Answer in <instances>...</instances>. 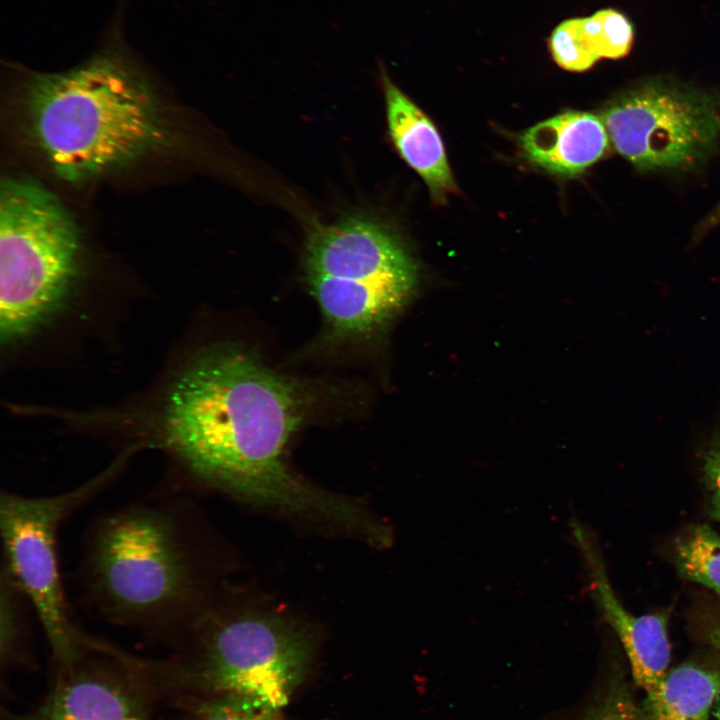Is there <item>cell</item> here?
Segmentation results:
<instances>
[{
    "instance_id": "6da1fadb",
    "label": "cell",
    "mask_w": 720,
    "mask_h": 720,
    "mask_svg": "<svg viewBox=\"0 0 720 720\" xmlns=\"http://www.w3.org/2000/svg\"><path fill=\"white\" fill-rule=\"evenodd\" d=\"M303 400L296 383L255 353L218 346L202 353L173 385L165 443L198 482L367 537L377 521L362 506L304 482L283 461L303 419Z\"/></svg>"
},
{
    "instance_id": "7a4b0ae2",
    "label": "cell",
    "mask_w": 720,
    "mask_h": 720,
    "mask_svg": "<svg viewBox=\"0 0 720 720\" xmlns=\"http://www.w3.org/2000/svg\"><path fill=\"white\" fill-rule=\"evenodd\" d=\"M207 568L194 505L174 488L95 516L76 580L97 616L174 650L209 607Z\"/></svg>"
},
{
    "instance_id": "3957f363",
    "label": "cell",
    "mask_w": 720,
    "mask_h": 720,
    "mask_svg": "<svg viewBox=\"0 0 720 720\" xmlns=\"http://www.w3.org/2000/svg\"><path fill=\"white\" fill-rule=\"evenodd\" d=\"M120 38L76 67L25 84L30 135L54 173L83 182L156 149L165 122L154 88Z\"/></svg>"
},
{
    "instance_id": "277c9868",
    "label": "cell",
    "mask_w": 720,
    "mask_h": 720,
    "mask_svg": "<svg viewBox=\"0 0 720 720\" xmlns=\"http://www.w3.org/2000/svg\"><path fill=\"white\" fill-rule=\"evenodd\" d=\"M311 661L312 643L294 625L271 617L224 618L208 607L172 655L148 659V671L158 697L173 702L237 694L282 709Z\"/></svg>"
},
{
    "instance_id": "5b68a950",
    "label": "cell",
    "mask_w": 720,
    "mask_h": 720,
    "mask_svg": "<svg viewBox=\"0 0 720 720\" xmlns=\"http://www.w3.org/2000/svg\"><path fill=\"white\" fill-rule=\"evenodd\" d=\"M80 234L40 182L8 176L0 187V335L19 342L64 304L76 279Z\"/></svg>"
},
{
    "instance_id": "8992f818",
    "label": "cell",
    "mask_w": 720,
    "mask_h": 720,
    "mask_svg": "<svg viewBox=\"0 0 720 720\" xmlns=\"http://www.w3.org/2000/svg\"><path fill=\"white\" fill-rule=\"evenodd\" d=\"M119 469L65 491L27 496L0 495L2 563L29 597L56 665L72 662L89 635L74 621L58 559V536L64 521L104 492Z\"/></svg>"
},
{
    "instance_id": "52a82bcc",
    "label": "cell",
    "mask_w": 720,
    "mask_h": 720,
    "mask_svg": "<svg viewBox=\"0 0 720 720\" xmlns=\"http://www.w3.org/2000/svg\"><path fill=\"white\" fill-rule=\"evenodd\" d=\"M601 118L616 150L636 169L686 168L720 136V96L652 81L611 99Z\"/></svg>"
},
{
    "instance_id": "ba28073f",
    "label": "cell",
    "mask_w": 720,
    "mask_h": 720,
    "mask_svg": "<svg viewBox=\"0 0 720 720\" xmlns=\"http://www.w3.org/2000/svg\"><path fill=\"white\" fill-rule=\"evenodd\" d=\"M56 667L40 703L7 720H150L158 696L145 658L90 635L75 660Z\"/></svg>"
},
{
    "instance_id": "9c48e42d",
    "label": "cell",
    "mask_w": 720,
    "mask_h": 720,
    "mask_svg": "<svg viewBox=\"0 0 720 720\" xmlns=\"http://www.w3.org/2000/svg\"><path fill=\"white\" fill-rule=\"evenodd\" d=\"M389 136L400 157L426 184L434 202L457 193L445 148L431 119L380 69Z\"/></svg>"
},
{
    "instance_id": "30bf717a",
    "label": "cell",
    "mask_w": 720,
    "mask_h": 720,
    "mask_svg": "<svg viewBox=\"0 0 720 720\" xmlns=\"http://www.w3.org/2000/svg\"><path fill=\"white\" fill-rule=\"evenodd\" d=\"M611 140L601 117L567 111L523 132L519 144L524 157L550 174L575 177L601 159Z\"/></svg>"
},
{
    "instance_id": "8fae6325",
    "label": "cell",
    "mask_w": 720,
    "mask_h": 720,
    "mask_svg": "<svg viewBox=\"0 0 720 720\" xmlns=\"http://www.w3.org/2000/svg\"><path fill=\"white\" fill-rule=\"evenodd\" d=\"M590 561L597 600L623 645L634 682L647 693L669 671L668 615L664 612L642 616L630 614L615 596L599 560L591 554Z\"/></svg>"
},
{
    "instance_id": "7c38bea8",
    "label": "cell",
    "mask_w": 720,
    "mask_h": 720,
    "mask_svg": "<svg viewBox=\"0 0 720 720\" xmlns=\"http://www.w3.org/2000/svg\"><path fill=\"white\" fill-rule=\"evenodd\" d=\"M720 673L683 664L669 670L640 704L644 720H710Z\"/></svg>"
},
{
    "instance_id": "4fadbf2b",
    "label": "cell",
    "mask_w": 720,
    "mask_h": 720,
    "mask_svg": "<svg viewBox=\"0 0 720 720\" xmlns=\"http://www.w3.org/2000/svg\"><path fill=\"white\" fill-rule=\"evenodd\" d=\"M35 609L18 582L1 565L0 571V664L2 671L33 668Z\"/></svg>"
},
{
    "instance_id": "5bb4252c",
    "label": "cell",
    "mask_w": 720,
    "mask_h": 720,
    "mask_svg": "<svg viewBox=\"0 0 720 720\" xmlns=\"http://www.w3.org/2000/svg\"><path fill=\"white\" fill-rule=\"evenodd\" d=\"M679 574L720 596V535L705 523L685 528L674 541Z\"/></svg>"
},
{
    "instance_id": "9a60e30c",
    "label": "cell",
    "mask_w": 720,
    "mask_h": 720,
    "mask_svg": "<svg viewBox=\"0 0 720 720\" xmlns=\"http://www.w3.org/2000/svg\"><path fill=\"white\" fill-rule=\"evenodd\" d=\"M171 720H284L281 709L237 694H217L174 702Z\"/></svg>"
},
{
    "instance_id": "2e32d148",
    "label": "cell",
    "mask_w": 720,
    "mask_h": 720,
    "mask_svg": "<svg viewBox=\"0 0 720 720\" xmlns=\"http://www.w3.org/2000/svg\"><path fill=\"white\" fill-rule=\"evenodd\" d=\"M578 28L585 50L596 62L601 58L623 57L631 49L632 24L613 9H603L589 17L578 18Z\"/></svg>"
},
{
    "instance_id": "e0dca14e",
    "label": "cell",
    "mask_w": 720,
    "mask_h": 720,
    "mask_svg": "<svg viewBox=\"0 0 720 720\" xmlns=\"http://www.w3.org/2000/svg\"><path fill=\"white\" fill-rule=\"evenodd\" d=\"M579 720H644L625 680L614 675Z\"/></svg>"
},
{
    "instance_id": "ac0fdd59",
    "label": "cell",
    "mask_w": 720,
    "mask_h": 720,
    "mask_svg": "<svg viewBox=\"0 0 720 720\" xmlns=\"http://www.w3.org/2000/svg\"><path fill=\"white\" fill-rule=\"evenodd\" d=\"M549 44L554 60L566 70L585 71L596 63L581 42L578 18L560 23L552 32Z\"/></svg>"
},
{
    "instance_id": "d6986e66",
    "label": "cell",
    "mask_w": 720,
    "mask_h": 720,
    "mask_svg": "<svg viewBox=\"0 0 720 720\" xmlns=\"http://www.w3.org/2000/svg\"><path fill=\"white\" fill-rule=\"evenodd\" d=\"M704 475L706 482L720 481V436L705 453Z\"/></svg>"
},
{
    "instance_id": "ffe728a7",
    "label": "cell",
    "mask_w": 720,
    "mask_h": 720,
    "mask_svg": "<svg viewBox=\"0 0 720 720\" xmlns=\"http://www.w3.org/2000/svg\"><path fill=\"white\" fill-rule=\"evenodd\" d=\"M711 494V516L720 522V481L707 482Z\"/></svg>"
},
{
    "instance_id": "44dd1931",
    "label": "cell",
    "mask_w": 720,
    "mask_h": 720,
    "mask_svg": "<svg viewBox=\"0 0 720 720\" xmlns=\"http://www.w3.org/2000/svg\"><path fill=\"white\" fill-rule=\"evenodd\" d=\"M709 640L712 645L720 651V624L709 631Z\"/></svg>"
},
{
    "instance_id": "7402d4cb",
    "label": "cell",
    "mask_w": 720,
    "mask_h": 720,
    "mask_svg": "<svg viewBox=\"0 0 720 720\" xmlns=\"http://www.w3.org/2000/svg\"><path fill=\"white\" fill-rule=\"evenodd\" d=\"M712 715L718 720H720V692L715 700Z\"/></svg>"
}]
</instances>
